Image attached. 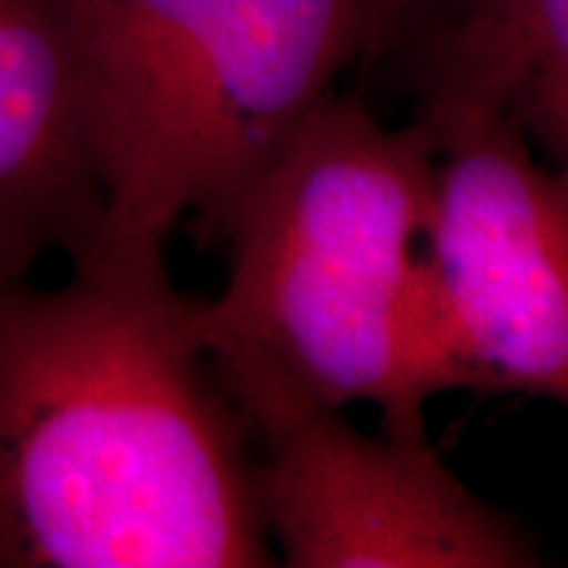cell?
<instances>
[{
	"label": "cell",
	"mask_w": 568,
	"mask_h": 568,
	"mask_svg": "<svg viewBox=\"0 0 568 568\" xmlns=\"http://www.w3.org/2000/svg\"><path fill=\"white\" fill-rule=\"evenodd\" d=\"M215 373L244 414L265 534L287 568L544 566L528 530L467 489L426 433L366 436L260 369Z\"/></svg>",
	"instance_id": "cell-5"
},
{
	"label": "cell",
	"mask_w": 568,
	"mask_h": 568,
	"mask_svg": "<svg viewBox=\"0 0 568 568\" xmlns=\"http://www.w3.org/2000/svg\"><path fill=\"white\" fill-rule=\"evenodd\" d=\"M433 136L424 265L452 388L568 410V186L496 111L414 104Z\"/></svg>",
	"instance_id": "cell-4"
},
{
	"label": "cell",
	"mask_w": 568,
	"mask_h": 568,
	"mask_svg": "<svg viewBox=\"0 0 568 568\" xmlns=\"http://www.w3.org/2000/svg\"><path fill=\"white\" fill-rule=\"evenodd\" d=\"M102 231L73 0H0V275L73 260Z\"/></svg>",
	"instance_id": "cell-6"
},
{
	"label": "cell",
	"mask_w": 568,
	"mask_h": 568,
	"mask_svg": "<svg viewBox=\"0 0 568 568\" xmlns=\"http://www.w3.org/2000/svg\"><path fill=\"white\" fill-rule=\"evenodd\" d=\"M369 58L420 102L506 118L568 186V0H395Z\"/></svg>",
	"instance_id": "cell-7"
},
{
	"label": "cell",
	"mask_w": 568,
	"mask_h": 568,
	"mask_svg": "<svg viewBox=\"0 0 568 568\" xmlns=\"http://www.w3.org/2000/svg\"><path fill=\"white\" fill-rule=\"evenodd\" d=\"M433 136L328 92L246 190L227 282L200 301L215 366H246L332 407L369 402L424 433L414 310L433 205Z\"/></svg>",
	"instance_id": "cell-2"
},
{
	"label": "cell",
	"mask_w": 568,
	"mask_h": 568,
	"mask_svg": "<svg viewBox=\"0 0 568 568\" xmlns=\"http://www.w3.org/2000/svg\"><path fill=\"white\" fill-rule=\"evenodd\" d=\"M104 237L224 244L237 205L392 0H73Z\"/></svg>",
	"instance_id": "cell-3"
},
{
	"label": "cell",
	"mask_w": 568,
	"mask_h": 568,
	"mask_svg": "<svg viewBox=\"0 0 568 568\" xmlns=\"http://www.w3.org/2000/svg\"><path fill=\"white\" fill-rule=\"evenodd\" d=\"M0 275V568H265L244 414L164 246Z\"/></svg>",
	"instance_id": "cell-1"
}]
</instances>
